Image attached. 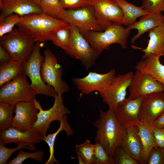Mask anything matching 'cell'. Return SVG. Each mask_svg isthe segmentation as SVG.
<instances>
[{
    "mask_svg": "<svg viewBox=\"0 0 164 164\" xmlns=\"http://www.w3.org/2000/svg\"><path fill=\"white\" fill-rule=\"evenodd\" d=\"M43 138L39 132L32 129L22 132L11 126L0 132V141L5 145L11 143L26 144L32 151L36 150L35 145L43 140Z\"/></svg>",
    "mask_w": 164,
    "mask_h": 164,
    "instance_id": "17",
    "label": "cell"
},
{
    "mask_svg": "<svg viewBox=\"0 0 164 164\" xmlns=\"http://www.w3.org/2000/svg\"><path fill=\"white\" fill-rule=\"evenodd\" d=\"M0 102L15 105L21 102H29L37 94L22 73L0 87Z\"/></svg>",
    "mask_w": 164,
    "mask_h": 164,
    "instance_id": "6",
    "label": "cell"
},
{
    "mask_svg": "<svg viewBox=\"0 0 164 164\" xmlns=\"http://www.w3.org/2000/svg\"><path fill=\"white\" fill-rule=\"evenodd\" d=\"M149 32V39L147 46L145 49H141L144 53L142 59L145 58L151 53L164 56V24L152 28Z\"/></svg>",
    "mask_w": 164,
    "mask_h": 164,
    "instance_id": "23",
    "label": "cell"
},
{
    "mask_svg": "<svg viewBox=\"0 0 164 164\" xmlns=\"http://www.w3.org/2000/svg\"><path fill=\"white\" fill-rule=\"evenodd\" d=\"M160 56L153 53L150 54L138 62L135 68L137 70L150 74L164 85V65L160 61Z\"/></svg>",
    "mask_w": 164,
    "mask_h": 164,
    "instance_id": "21",
    "label": "cell"
},
{
    "mask_svg": "<svg viewBox=\"0 0 164 164\" xmlns=\"http://www.w3.org/2000/svg\"><path fill=\"white\" fill-rule=\"evenodd\" d=\"M36 42L33 37L19 28H13L0 38V45L12 60L22 64L29 58Z\"/></svg>",
    "mask_w": 164,
    "mask_h": 164,
    "instance_id": "3",
    "label": "cell"
},
{
    "mask_svg": "<svg viewBox=\"0 0 164 164\" xmlns=\"http://www.w3.org/2000/svg\"><path fill=\"white\" fill-rule=\"evenodd\" d=\"M41 43H36L33 50L28 60L23 64V73L29 78L30 85L36 94H40L54 98L57 94L54 88L43 80L41 69L44 57L40 52Z\"/></svg>",
    "mask_w": 164,
    "mask_h": 164,
    "instance_id": "5",
    "label": "cell"
},
{
    "mask_svg": "<svg viewBox=\"0 0 164 164\" xmlns=\"http://www.w3.org/2000/svg\"><path fill=\"white\" fill-rule=\"evenodd\" d=\"M99 118L93 124L97 128L95 142L100 144L112 159L116 149L121 146L125 138L126 127L109 108L106 111L99 109Z\"/></svg>",
    "mask_w": 164,
    "mask_h": 164,
    "instance_id": "1",
    "label": "cell"
},
{
    "mask_svg": "<svg viewBox=\"0 0 164 164\" xmlns=\"http://www.w3.org/2000/svg\"><path fill=\"white\" fill-rule=\"evenodd\" d=\"M20 19L21 16L16 13H12L6 16L0 15V37L10 32Z\"/></svg>",
    "mask_w": 164,
    "mask_h": 164,
    "instance_id": "31",
    "label": "cell"
},
{
    "mask_svg": "<svg viewBox=\"0 0 164 164\" xmlns=\"http://www.w3.org/2000/svg\"><path fill=\"white\" fill-rule=\"evenodd\" d=\"M12 60L8 52L0 45V65L7 63Z\"/></svg>",
    "mask_w": 164,
    "mask_h": 164,
    "instance_id": "41",
    "label": "cell"
},
{
    "mask_svg": "<svg viewBox=\"0 0 164 164\" xmlns=\"http://www.w3.org/2000/svg\"><path fill=\"white\" fill-rule=\"evenodd\" d=\"M63 9H76L90 4V0H60Z\"/></svg>",
    "mask_w": 164,
    "mask_h": 164,
    "instance_id": "39",
    "label": "cell"
},
{
    "mask_svg": "<svg viewBox=\"0 0 164 164\" xmlns=\"http://www.w3.org/2000/svg\"><path fill=\"white\" fill-rule=\"evenodd\" d=\"M77 154V158L78 159L79 163L80 164H86L82 157L78 154Z\"/></svg>",
    "mask_w": 164,
    "mask_h": 164,
    "instance_id": "43",
    "label": "cell"
},
{
    "mask_svg": "<svg viewBox=\"0 0 164 164\" xmlns=\"http://www.w3.org/2000/svg\"><path fill=\"white\" fill-rule=\"evenodd\" d=\"M151 125L159 128H164V112L154 121Z\"/></svg>",
    "mask_w": 164,
    "mask_h": 164,
    "instance_id": "42",
    "label": "cell"
},
{
    "mask_svg": "<svg viewBox=\"0 0 164 164\" xmlns=\"http://www.w3.org/2000/svg\"><path fill=\"white\" fill-rule=\"evenodd\" d=\"M69 25L63 20L42 13L21 16L20 21L16 25L33 37L36 42H43L51 40L53 31Z\"/></svg>",
    "mask_w": 164,
    "mask_h": 164,
    "instance_id": "2",
    "label": "cell"
},
{
    "mask_svg": "<svg viewBox=\"0 0 164 164\" xmlns=\"http://www.w3.org/2000/svg\"><path fill=\"white\" fill-rule=\"evenodd\" d=\"M71 26L72 35L65 52L72 58L80 60L82 65L88 70L95 65L102 52L94 50L79 29Z\"/></svg>",
    "mask_w": 164,
    "mask_h": 164,
    "instance_id": "7",
    "label": "cell"
},
{
    "mask_svg": "<svg viewBox=\"0 0 164 164\" xmlns=\"http://www.w3.org/2000/svg\"><path fill=\"white\" fill-rule=\"evenodd\" d=\"M57 18L75 26L82 34L90 31L104 30L98 23L94 8L91 5L76 9H63Z\"/></svg>",
    "mask_w": 164,
    "mask_h": 164,
    "instance_id": "8",
    "label": "cell"
},
{
    "mask_svg": "<svg viewBox=\"0 0 164 164\" xmlns=\"http://www.w3.org/2000/svg\"><path fill=\"white\" fill-rule=\"evenodd\" d=\"M15 115L11 126L22 132L31 130L37 121L39 112L34 100L19 102L15 105Z\"/></svg>",
    "mask_w": 164,
    "mask_h": 164,
    "instance_id": "16",
    "label": "cell"
},
{
    "mask_svg": "<svg viewBox=\"0 0 164 164\" xmlns=\"http://www.w3.org/2000/svg\"><path fill=\"white\" fill-rule=\"evenodd\" d=\"M39 5L43 13L57 18L63 9L60 0H41Z\"/></svg>",
    "mask_w": 164,
    "mask_h": 164,
    "instance_id": "33",
    "label": "cell"
},
{
    "mask_svg": "<svg viewBox=\"0 0 164 164\" xmlns=\"http://www.w3.org/2000/svg\"><path fill=\"white\" fill-rule=\"evenodd\" d=\"M54 99L53 105L46 110H43L36 98L34 100L39 112L37 115V121L32 129L39 132L43 137L47 135L52 122L55 121H60L65 115L70 113V111L64 105L62 94H58Z\"/></svg>",
    "mask_w": 164,
    "mask_h": 164,
    "instance_id": "10",
    "label": "cell"
},
{
    "mask_svg": "<svg viewBox=\"0 0 164 164\" xmlns=\"http://www.w3.org/2000/svg\"><path fill=\"white\" fill-rule=\"evenodd\" d=\"M35 2L39 4L41 0H32Z\"/></svg>",
    "mask_w": 164,
    "mask_h": 164,
    "instance_id": "44",
    "label": "cell"
},
{
    "mask_svg": "<svg viewBox=\"0 0 164 164\" xmlns=\"http://www.w3.org/2000/svg\"><path fill=\"white\" fill-rule=\"evenodd\" d=\"M96 18L104 30L113 23L121 24L123 14L114 0H90Z\"/></svg>",
    "mask_w": 164,
    "mask_h": 164,
    "instance_id": "12",
    "label": "cell"
},
{
    "mask_svg": "<svg viewBox=\"0 0 164 164\" xmlns=\"http://www.w3.org/2000/svg\"><path fill=\"white\" fill-rule=\"evenodd\" d=\"M143 97L130 99L126 98L118 105L116 115L125 127L138 126L140 122L139 114Z\"/></svg>",
    "mask_w": 164,
    "mask_h": 164,
    "instance_id": "18",
    "label": "cell"
},
{
    "mask_svg": "<svg viewBox=\"0 0 164 164\" xmlns=\"http://www.w3.org/2000/svg\"><path fill=\"white\" fill-rule=\"evenodd\" d=\"M94 164H113L112 159L103 146L98 143L94 144Z\"/></svg>",
    "mask_w": 164,
    "mask_h": 164,
    "instance_id": "36",
    "label": "cell"
},
{
    "mask_svg": "<svg viewBox=\"0 0 164 164\" xmlns=\"http://www.w3.org/2000/svg\"><path fill=\"white\" fill-rule=\"evenodd\" d=\"M15 105L0 102V132L11 126Z\"/></svg>",
    "mask_w": 164,
    "mask_h": 164,
    "instance_id": "29",
    "label": "cell"
},
{
    "mask_svg": "<svg viewBox=\"0 0 164 164\" xmlns=\"http://www.w3.org/2000/svg\"><path fill=\"white\" fill-rule=\"evenodd\" d=\"M136 70L128 87L130 94L128 99H134L164 91V85L151 75Z\"/></svg>",
    "mask_w": 164,
    "mask_h": 164,
    "instance_id": "14",
    "label": "cell"
},
{
    "mask_svg": "<svg viewBox=\"0 0 164 164\" xmlns=\"http://www.w3.org/2000/svg\"><path fill=\"white\" fill-rule=\"evenodd\" d=\"M23 73V64L10 61L0 65V87Z\"/></svg>",
    "mask_w": 164,
    "mask_h": 164,
    "instance_id": "27",
    "label": "cell"
},
{
    "mask_svg": "<svg viewBox=\"0 0 164 164\" xmlns=\"http://www.w3.org/2000/svg\"><path fill=\"white\" fill-rule=\"evenodd\" d=\"M115 76V70L113 68L104 74L91 72L83 77H74L72 80L82 94L88 95L95 91H98L107 88Z\"/></svg>",
    "mask_w": 164,
    "mask_h": 164,
    "instance_id": "13",
    "label": "cell"
},
{
    "mask_svg": "<svg viewBox=\"0 0 164 164\" xmlns=\"http://www.w3.org/2000/svg\"><path fill=\"white\" fill-rule=\"evenodd\" d=\"M142 6L150 13L164 12V0H142Z\"/></svg>",
    "mask_w": 164,
    "mask_h": 164,
    "instance_id": "37",
    "label": "cell"
},
{
    "mask_svg": "<svg viewBox=\"0 0 164 164\" xmlns=\"http://www.w3.org/2000/svg\"><path fill=\"white\" fill-rule=\"evenodd\" d=\"M1 16L16 13L20 16L43 13L40 5L32 0H0Z\"/></svg>",
    "mask_w": 164,
    "mask_h": 164,
    "instance_id": "19",
    "label": "cell"
},
{
    "mask_svg": "<svg viewBox=\"0 0 164 164\" xmlns=\"http://www.w3.org/2000/svg\"><path fill=\"white\" fill-rule=\"evenodd\" d=\"M157 147L164 151V128H159L151 125Z\"/></svg>",
    "mask_w": 164,
    "mask_h": 164,
    "instance_id": "40",
    "label": "cell"
},
{
    "mask_svg": "<svg viewBox=\"0 0 164 164\" xmlns=\"http://www.w3.org/2000/svg\"><path fill=\"white\" fill-rule=\"evenodd\" d=\"M121 146L140 163L142 158V146L138 126L126 127L125 134Z\"/></svg>",
    "mask_w": 164,
    "mask_h": 164,
    "instance_id": "20",
    "label": "cell"
},
{
    "mask_svg": "<svg viewBox=\"0 0 164 164\" xmlns=\"http://www.w3.org/2000/svg\"><path fill=\"white\" fill-rule=\"evenodd\" d=\"M163 51L164 52V46H163Z\"/></svg>",
    "mask_w": 164,
    "mask_h": 164,
    "instance_id": "45",
    "label": "cell"
},
{
    "mask_svg": "<svg viewBox=\"0 0 164 164\" xmlns=\"http://www.w3.org/2000/svg\"><path fill=\"white\" fill-rule=\"evenodd\" d=\"M44 59L41 69L43 81L52 87L57 94H63L70 90L67 84L62 79L63 68L55 55L48 49L43 52Z\"/></svg>",
    "mask_w": 164,
    "mask_h": 164,
    "instance_id": "11",
    "label": "cell"
},
{
    "mask_svg": "<svg viewBox=\"0 0 164 164\" xmlns=\"http://www.w3.org/2000/svg\"><path fill=\"white\" fill-rule=\"evenodd\" d=\"M59 122L60 126L56 132L43 137V140L48 145L50 152L48 159L45 164H60L55 157L54 150L55 139L58 133L61 131L64 130L68 137L71 136L73 134V130L67 122V115H65Z\"/></svg>",
    "mask_w": 164,
    "mask_h": 164,
    "instance_id": "26",
    "label": "cell"
},
{
    "mask_svg": "<svg viewBox=\"0 0 164 164\" xmlns=\"http://www.w3.org/2000/svg\"><path fill=\"white\" fill-rule=\"evenodd\" d=\"M163 112V91L154 92L143 97L139 114L140 122L151 125Z\"/></svg>",
    "mask_w": 164,
    "mask_h": 164,
    "instance_id": "15",
    "label": "cell"
},
{
    "mask_svg": "<svg viewBox=\"0 0 164 164\" xmlns=\"http://www.w3.org/2000/svg\"><path fill=\"white\" fill-rule=\"evenodd\" d=\"M164 18V15L161 12L149 13L141 16L139 21H136L127 26L126 28L130 30L134 29L138 30L137 33L132 37L131 42L134 43L145 32L162 24Z\"/></svg>",
    "mask_w": 164,
    "mask_h": 164,
    "instance_id": "22",
    "label": "cell"
},
{
    "mask_svg": "<svg viewBox=\"0 0 164 164\" xmlns=\"http://www.w3.org/2000/svg\"><path fill=\"white\" fill-rule=\"evenodd\" d=\"M142 146L141 164H146L149 154L152 149L157 147L151 125L140 122L138 126Z\"/></svg>",
    "mask_w": 164,
    "mask_h": 164,
    "instance_id": "25",
    "label": "cell"
},
{
    "mask_svg": "<svg viewBox=\"0 0 164 164\" xmlns=\"http://www.w3.org/2000/svg\"><path fill=\"white\" fill-rule=\"evenodd\" d=\"M130 30L121 24L113 23L103 31H90L82 34L95 50L102 52L110 45L118 43L121 48L127 47V38Z\"/></svg>",
    "mask_w": 164,
    "mask_h": 164,
    "instance_id": "4",
    "label": "cell"
},
{
    "mask_svg": "<svg viewBox=\"0 0 164 164\" xmlns=\"http://www.w3.org/2000/svg\"><path fill=\"white\" fill-rule=\"evenodd\" d=\"M17 147L14 148H9L5 146L0 141V164H7V161L11 155L15 152L22 149H27L31 151V148L26 144H17Z\"/></svg>",
    "mask_w": 164,
    "mask_h": 164,
    "instance_id": "35",
    "label": "cell"
},
{
    "mask_svg": "<svg viewBox=\"0 0 164 164\" xmlns=\"http://www.w3.org/2000/svg\"><path fill=\"white\" fill-rule=\"evenodd\" d=\"M134 73L129 72L115 76L110 85L98 91L103 102L116 114L119 103L125 99L127 90L132 81Z\"/></svg>",
    "mask_w": 164,
    "mask_h": 164,
    "instance_id": "9",
    "label": "cell"
},
{
    "mask_svg": "<svg viewBox=\"0 0 164 164\" xmlns=\"http://www.w3.org/2000/svg\"><path fill=\"white\" fill-rule=\"evenodd\" d=\"M44 155L45 153L42 150H39L34 151L33 152H28L20 149L19 150L17 156L14 159L7 162V164H22L24 161L29 158L41 162L43 161Z\"/></svg>",
    "mask_w": 164,
    "mask_h": 164,
    "instance_id": "32",
    "label": "cell"
},
{
    "mask_svg": "<svg viewBox=\"0 0 164 164\" xmlns=\"http://www.w3.org/2000/svg\"><path fill=\"white\" fill-rule=\"evenodd\" d=\"M113 164H138L140 163L132 157L121 146L118 147L112 158Z\"/></svg>",
    "mask_w": 164,
    "mask_h": 164,
    "instance_id": "34",
    "label": "cell"
},
{
    "mask_svg": "<svg viewBox=\"0 0 164 164\" xmlns=\"http://www.w3.org/2000/svg\"><path fill=\"white\" fill-rule=\"evenodd\" d=\"M121 9L123 14L121 25L128 26L136 21L137 18L150 13L142 6H137L126 0H114Z\"/></svg>",
    "mask_w": 164,
    "mask_h": 164,
    "instance_id": "24",
    "label": "cell"
},
{
    "mask_svg": "<svg viewBox=\"0 0 164 164\" xmlns=\"http://www.w3.org/2000/svg\"><path fill=\"white\" fill-rule=\"evenodd\" d=\"M147 164H164V151L154 147L150 152Z\"/></svg>",
    "mask_w": 164,
    "mask_h": 164,
    "instance_id": "38",
    "label": "cell"
},
{
    "mask_svg": "<svg viewBox=\"0 0 164 164\" xmlns=\"http://www.w3.org/2000/svg\"><path fill=\"white\" fill-rule=\"evenodd\" d=\"M163 24H164V19H163Z\"/></svg>",
    "mask_w": 164,
    "mask_h": 164,
    "instance_id": "46",
    "label": "cell"
},
{
    "mask_svg": "<svg viewBox=\"0 0 164 164\" xmlns=\"http://www.w3.org/2000/svg\"><path fill=\"white\" fill-rule=\"evenodd\" d=\"M94 144H91L88 139L82 144L76 145L75 151L83 159L86 164H94Z\"/></svg>",
    "mask_w": 164,
    "mask_h": 164,
    "instance_id": "30",
    "label": "cell"
},
{
    "mask_svg": "<svg viewBox=\"0 0 164 164\" xmlns=\"http://www.w3.org/2000/svg\"><path fill=\"white\" fill-rule=\"evenodd\" d=\"M72 33L71 26L69 24L53 31L51 35V41L56 46L65 51L69 45Z\"/></svg>",
    "mask_w": 164,
    "mask_h": 164,
    "instance_id": "28",
    "label": "cell"
}]
</instances>
